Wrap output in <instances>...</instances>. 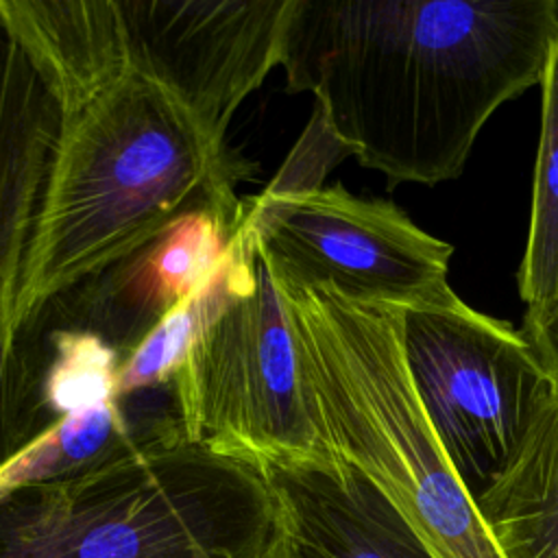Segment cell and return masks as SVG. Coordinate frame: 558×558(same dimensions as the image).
Masks as SVG:
<instances>
[{
  "label": "cell",
  "instance_id": "obj_1",
  "mask_svg": "<svg viewBox=\"0 0 558 558\" xmlns=\"http://www.w3.org/2000/svg\"><path fill=\"white\" fill-rule=\"evenodd\" d=\"M0 26L50 89L59 118L13 305L26 351L50 301L174 218L207 209L235 231V187L251 166L126 61L109 0H0Z\"/></svg>",
  "mask_w": 558,
  "mask_h": 558
},
{
  "label": "cell",
  "instance_id": "obj_2",
  "mask_svg": "<svg viewBox=\"0 0 558 558\" xmlns=\"http://www.w3.org/2000/svg\"><path fill=\"white\" fill-rule=\"evenodd\" d=\"M556 37L558 0H290L279 68L388 190L432 187L541 85Z\"/></svg>",
  "mask_w": 558,
  "mask_h": 558
},
{
  "label": "cell",
  "instance_id": "obj_3",
  "mask_svg": "<svg viewBox=\"0 0 558 558\" xmlns=\"http://www.w3.org/2000/svg\"><path fill=\"white\" fill-rule=\"evenodd\" d=\"M277 281L327 453L371 480L434 558H504L414 388L401 307Z\"/></svg>",
  "mask_w": 558,
  "mask_h": 558
},
{
  "label": "cell",
  "instance_id": "obj_4",
  "mask_svg": "<svg viewBox=\"0 0 558 558\" xmlns=\"http://www.w3.org/2000/svg\"><path fill=\"white\" fill-rule=\"evenodd\" d=\"M272 534L264 475L187 438L0 499V558H259Z\"/></svg>",
  "mask_w": 558,
  "mask_h": 558
},
{
  "label": "cell",
  "instance_id": "obj_5",
  "mask_svg": "<svg viewBox=\"0 0 558 558\" xmlns=\"http://www.w3.org/2000/svg\"><path fill=\"white\" fill-rule=\"evenodd\" d=\"M246 227L251 248L238 292L168 384L183 436L257 471L331 464L310 410L286 294Z\"/></svg>",
  "mask_w": 558,
  "mask_h": 558
},
{
  "label": "cell",
  "instance_id": "obj_6",
  "mask_svg": "<svg viewBox=\"0 0 558 558\" xmlns=\"http://www.w3.org/2000/svg\"><path fill=\"white\" fill-rule=\"evenodd\" d=\"M401 340L421 403L477 497L517 456L558 377L523 329L471 307L453 288L401 307Z\"/></svg>",
  "mask_w": 558,
  "mask_h": 558
},
{
  "label": "cell",
  "instance_id": "obj_7",
  "mask_svg": "<svg viewBox=\"0 0 558 558\" xmlns=\"http://www.w3.org/2000/svg\"><path fill=\"white\" fill-rule=\"evenodd\" d=\"M275 275L329 286L349 299L410 307L451 290L453 244L423 231L395 203L344 185L270 190L242 198Z\"/></svg>",
  "mask_w": 558,
  "mask_h": 558
},
{
  "label": "cell",
  "instance_id": "obj_8",
  "mask_svg": "<svg viewBox=\"0 0 558 558\" xmlns=\"http://www.w3.org/2000/svg\"><path fill=\"white\" fill-rule=\"evenodd\" d=\"M126 61L227 144L238 107L281 59L290 0H109Z\"/></svg>",
  "mask_w": 558,
  "mask_h": 558
},
{
  "label": "cell",
  "instance_id": "obj_9",
  "mask_svg": "<svg viewBox=\"0 0 558 558\" xmlns=\"http://www.w3.org/2000/svg\"><path fill=\"white\" fill-rule=\"evenodd\" d=\"M57 105L24 50L0 26V466L44 434L46 364L13 333V305L57 137Z\"/></svg>",
  "mask_w": 558,
  "mask_h": 558
},
{
  "label": "cell",
  "instance_id": "obj_10",
  "mask_svg": "<svg viewBox=\"0 0 558 558\" xmlns=\"http://www.w3.org/2000/svg\"><path fill=\"white\" fill-rule=\"evenodd\" d=\"M231 235L207 209L174 218L142 248L50 301L24 347L44 357L50 333L78 331L100 338L124 360L216 272Z\"/></svg>",
  "mask_w": 558,
  "mask_h": 558
},
{
  "label": "cell",
  "instance_id": "obj_11",
  "mask_svg": "<svg viewBox=\"0 0 558 558\" xmlns=\"http://www.w3.org/2000/svg\"><path fill=\"white\" fill-rule=\"evenodd\" d=\"M259 473L275 530L303 558H434L381 490L342 460L268 464Z\"/></svg>",
  "mask_w": 558,
  "mask_h": 558
},
{
  "label": "cell",
  "instance_id": "obj_12",
  "mask_svg": "<svg viewBox=\"0 0 558 558\" xmlns=\"http://www.w3.org/2000/svg\"><path fill=\"white\" fill-rule=\"evenodd\" d=\"M172 438L185 436L168 388L74 408L0 466V499Z\"/></svg>",
  "mask_w": 558,
  "mask_h": 558
},
{
  "label": "cell",
  "instance_id": "obj_13",
  "mask_svg": "<svg viewBox=\"0 0 558 558\" xmlns=\"http://www.w3.org/2000/svg\"><path fill=\"white\" fill-rule=\"evenodd\" d=\"M475 501L504 558H558V392Z\"/></svg>",
  "mask_w": 558,
  "mask_h": 558
},
{
  "label": "cell",
  "instance_id": "obj_14",
  "mask_svg": "<svg viewBox=\"0 0 558 558\" xmlns=\"http://www.w3.org/2000/svg\"><path fill=\"white\" fill-rule=\"evenodd\" d=\"M538 87L541 131L517 286L525 305L521 329L549 362L558 347V37Z\"/></svg>",
  "mask_w": 558,
  "mask_h": 558
},
{
  "label": "cell",
  "instance_id": "obj_15",
  "mask_svg": "<svg viewBox=\"0 0 558 558\" xmlns=\"http://www.w3.org/2000/svg\"><path fill=\"white\" fill-rule=\"evenodd\" d=\"M248 248L251 231L240 216L216 272L187 301L166 314L161 323L120 362L116 379L118 397L168 388L196 338L218 318L238 292Z\"/></svg>",
  "mask_w": 558,
  "mask_h": 558
},
{
  "label": "cell",
  "instance_id": "obj_16",
  "mask_svg": "<svg viewBox=\"0 0 558 558\" xmlns=\"http://www.w3.org/2000/svg\"><path fill=\"white\" fill-rule=\"evenodd\" d=\"M48 362L41 381L44 410L61 414L118 397L120 355L100 338L78 331H54L44 340Z\"/></svg>",
  "mask_w": 558,
  "mask_h": 558
},
{
  "label": "cell",
  "instance_id": "obj_17",
  "mask_svg": "<svg viewBox=\"0 0 558 558\" xmlns=\"http://www.w3.org/2000/svg\"><path fill=\"white\" fill-rule=\"evenodd\" d=\"M344 157H351V153L336 140L323 116L314 109L294 150L266 187L283 192L320 187L325 174Z\"/></svg>",
  "mask_w": 558,
  "mask_h": 558
},
{
  "label": "cell",
  "instance_id": "obj_18",
  "mask_svg": "<svg viewBox=\"0 0 558 558\" xmlns=\"http://www.w3.org/2000/svg\"><path fill=\"white\" fill-rule=\"evenodd\" d=\"M259 558H303V556H299V551L290 545V541L275 530L270 543L266 545Z\"/></svg>",
  "mask_w": 558,
  "mask_h": 558
},
{
  "label": "cell",
  "instance_id": "obj_19",
  "mask_svg": "<svg viewBox=\"0 0 558 558\" xmlns=\"http://www.w3.org/2000/svg\"><path fill=\"white\" fill-rule=\"evenodd\" d=\"M549 366H551V371H554L556 377H558V347L554 349V353H551V357H549Z\"/></svg>",
  "mask_w": 558,
  "mask_h": 558
}]
</instances>
